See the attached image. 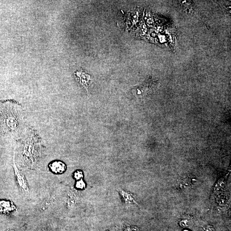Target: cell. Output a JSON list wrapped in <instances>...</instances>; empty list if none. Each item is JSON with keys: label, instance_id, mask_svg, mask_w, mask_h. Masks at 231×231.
Here are the masks:
<instances>
[{"label": "cell", "instance_id": "cell-1", "mask_svg": "<svg viewBox=\"0 0 231 231\" xmlns=\"http://www.w3.org/2000/svg\"><path fill=\"white\" fill-rule=\"evenodd\" d=\"M19 159L25 168L36 167L43 156L44 145L35 129H30L26 135L19 141Z\"/></svg>", "mask_w": 231, "mask_h": 231}, {"label": "cell", "instance_id": "cell-2", "mask_svg": "<svg viewBox=\"0 0 231 231\" xmlns=\"http://www.w3.org/2000/svg\"><path fill=\"white\" fill-rule=\"evenodd\" d=\"M23 115L22 107L16 102H6L0 105V119L5 131L12 133L19 131Z\"/></svg>", "mask_w": 231, "mask_h": 231}, {"label": "cell", "instance_id": "cell-3", "mask_svg": "<svg viewBox=\"0 0 231 231\" xmlns=\"http://www.w3.org/2000/svg\"><path fill=\"white\" fill-rule=\"evenodd\" d=\"M13 169L15 176L16 182L19 187L25 194L29 193V189L28 182L26 179L24 174L19 170L16 165L14 157L13 159Z\"/></svg>", "mask_w": 231, "mask_h": 231}, {"label": "cell", "instance_id": "cell-4", "mask_svg": "<svg viewBox=\"0 0 231 231\" xmlns=\"http://www.w3.org/2000/svg\"><path fill=\"white\" fill-rule=\"evenodd\" d=\"M16 209L13 202L9 200H0V213L2 214H11Z\"/></svg>", "mask_w": 231, "mask_h": 231}, {"label": "cell", "instance_id": "cell-5", "mask_svg": "<svg viewBox=\"0 0 231 231\" xmlns=\"http://www.w3.org/2000/svg\"><path fill=\"white\" fill-rule=\"evenodd\" d=\"M49 167L51 172L56 174L63 173L67 169L65 164L60 160H55L50 163Z\"/></svg>", "mask_w": 231, "mask_h": 231}, {"label": "cell", "instance_id": "cell-6", "mask_svg": "<svg viewBox=\"0 0 231 231\" xmlns=\"http://www.w3.org/2000/svg\"><path fill=\"white\" fill-rule=\"evenodd\" d=\"M75 75L76 78H78L80 84L86 89L88 93L89 83L90 81L91 80L90 76L81 71L76 72L75 73Z\"/></svg>", "mask_w": 231, "mask_h": 231}, {"label": "cell", "instance_id": "cell-7", "mask_svg": "<svg viewBox=\"0 0 231 231\" xmlns=\"http://www.w3.org/2000/svg\"><path fill=\"white\" fill-rule=\"evenodd\" d=\"M119 193L121 194V196H122L124 202L126 204L135 202L132 194H131L129 192L123 191V190H120L119 191Z\"/></svg>", "mask_w": 231, "mask_h": 231}, {"label": "cell", "instance_id": "cell-8", "mask_svg": "<svg viewBox=\"0 0 231 231\" xmlns=\"http://www.w3.org/2000/svg\"><path fill=\"white\" fill-rule=\"evenodd\" d=\"M54 198L52 196H49L46 198L43 201L42 203L41 204L40 206V209L41 210H46V209H49L50 206L53 203Z\"/></svg>", "mask_w": 231, "mask_h": 231}, {"label": "cell", "instance_id": "cell-9", "mask_svg": "<svg viewBox=\"0 0 231 231\" xmlns=\"http://www.w3.org/2000/svg\"><path fill=\"white\" fill-rule=\"evenodd\" d=\"M76 188L79 190L84 189L86 187V185L82 179L78 180L76 182Z\"/></svg>", "mask_w": 231, "mask_h": 231}, {"label": "cell", "instance_id": "cell-10", "mask_svg": "<svg viewBox=\"0 0 231 231\" xmlns=\"http://www.w3.org/2000/svg\"><path fill=\"white\" fill-rule=\"evenodd\" d=\"M74 177L77 180H80L82 179L83 177V174L82 172L80 170H77L75 172L74 174Z\"/></svg>", "mask_w": 231, "mask_h": 231}, {"label": "cell", "instance_id": "cell-11", "mask_svg": "<svg viewBox=\"0 0 231 231\" xmlns=\"http://www.w3.org/2000/svg\"><path fill=\"white\" fill-rule=\"evenodd\" d=\"M187 231V230H186V231Z\"/></svg>", "mask_w": 231, "mask_h": 231}]
</instances>
